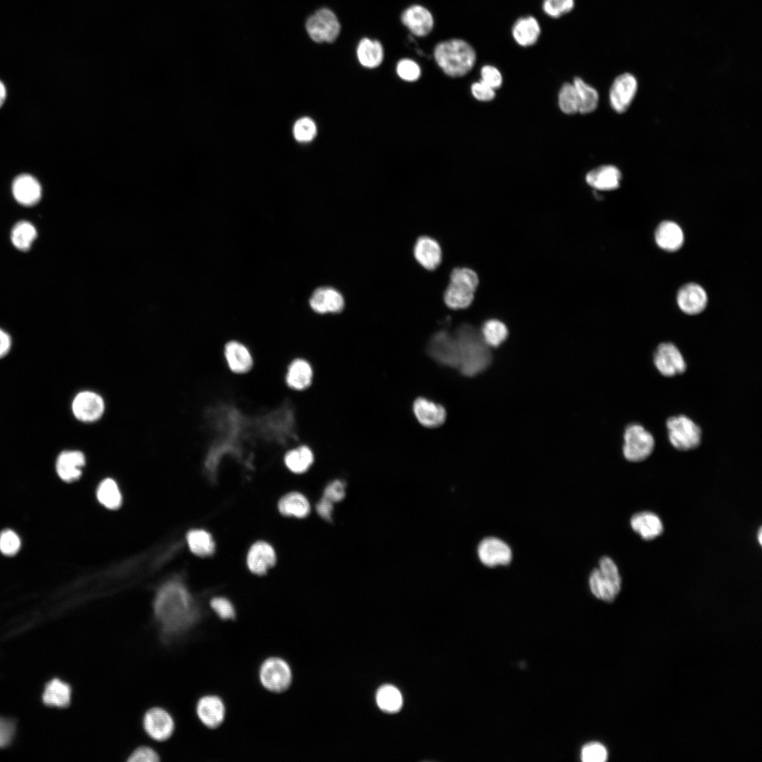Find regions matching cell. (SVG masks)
Wrapping results in <instances>:
<instances>
[{
    "label": "cell",
    "instance_id": "obj_46",
    "mask_svg": "<svg viewBox=\"0 0 762 762\" xmlns=\"http://www.w3.org/2000/svg\"><path fill=\"white\" fill-rule=\"evenodd\" d=\"M20 540L18 535L11 530H5L0 533V550L6 555H13L19 550Z\"/></svg>",
    "mask_w": 762,
    "mask_h": 762
},
{
    "label": "cell",
    "instance_id": "obj_49",
    "mask_svg": "<svg viewBox=\"0 0 762 762\" xmlns=\"http://www.w3.org/2000/svg\"><path fill=\"white\" fill-rule=\"evenodd\" d=\"M346 484L341 480H334L329 483L324 489L322 497L331 502H338L345 497Z\"/></svg>",
    "mask_w": 762,
    "mask_h": 762
},
{
    "label": "cell",
    "instance_id": "obj_7",
    "mask_svg": "<svg viewBox=\"0 0 762 762\" xmlns=\"http://www.w3.org/2000/svg\"><path fill=\"white\" fill-rule=\"evenodd\" d=\"M655 440L653 435L641 425L631 423L624 433L623 454L632 462L645 460L653 452Z\"/></svg>",
    "mask_w": 762,
    "mask_h": 762
},
{
    "label": "cell",
    "instance_id": "obj_17",
    "mask_svg": "<svg viewBox=\"0 0 762 762\" xmlns=\"http://www.w3.org/2000/svg\"><path fill=\"white\" fill-rule=\"evenodd\" d=\"M402 23L417 37L428 35L433 28L434 18L430 11L421 5H412L401 16Z\"/></svg>",
    "mask_w": 762,
    "mask_h": 762
},
{
    "label": "cell",
    "instance_id": "obj_34",
    "mask_svg": "<svg viewBox=\"0 0 762 762\" xmlns=\"http://www.w3.org/2000/svg\"><path fill=\"white\" fill-rule=\"evenodd\" d=\"M71 697L70 686L59 679H53L45 686L42 701L48 706L64 708L69 705Z\"/></svg>",
    "mask_w": 762,
    "mask_h": 762
},
{
    "label": "cell",
    "instance_id": "obj_25",
    "mask_svg": "<svg viewBox=\"0 0 762 762\" xmlns=\"http://www.w3.org/2000/svg\"><path fill=\"white\" fill-rule=\"evenodd\" d=\"M310 305L316 313H339L344 306L342 295L330 287H320L315 290L310 298Z\"/></svg>",
    "mask_w": 762,
    "mask_h": 762
},
{
    "label": "cell",
    "instance_id": "obj_45",
    "mask_svg": "<svg viewBox=\"0 0 762 762\" xmlns=\"http://www.w3.org/2000/svg\"><path fill=\"white\" fill-rule=\"evenodd\" d=\"M210 606L218 617L224 620L234 619L236 611L233 604L224 597H215L210 600Z\"/></svg>",
    "mask_w": 762,
    "mask_h": 762
},
{
    "label": "cell",
    "instance_id": "obj_27",
    "mask_svg": "<svg viewBox=\"0 0 762 762\" xmlns=\"http://www.w3.org/2000/svg\"><path fill=\"white\" fill-rule=\"evenodd\" d=\"M622 174L613 165H603L592 169L586 176V183L598 190H612L620 185Z\"/></svg>",
    "mask_w": 762,
    "mask_h": 762
},
{
    "label": "cell",
    "instance_id": "obj_8",
    "mask_svg": "<svg viewBox=\"0 0 762 762\" xmlns=\"http://www.w3.org/2000/svg\"><path fill=\"white\" fill-rule=\"evenodd\" d=\"M259 677L261 684L265 689L274 693H282L290 687L292 682V672L284 660L272 657L262 663Z\"/></svg>",
    "mask_w": 762,
    "mask_h": 762
},
{
    "label": "cell",
    "instance_id": "obj_39",
    "mask_svg": "<svg viewBox=\"0 0 762 762\" xmlns=\"http://www.w3.org/2000/svg\"><path fill=\"white\" fill-rule=\"evenodd\" d=\"M98 500L109 509H116L121 504V495L116 483L111 478L103 480L97 490Z\"/></svg>",
    "mask_w": 762,
    "mask_h": 762
},
{
    "label": "cell",
    "instance_id": "obj_42",
    "mask_svg": "<svg viewBox=\"0 0 762 762\" xmlns=\"http://www.w3.org/2000/svg\"><path fill=\"white\" fill-rule=\"evenodd\" d=\"M574 6V0H543L542 9L548 16L559 18L571 12Z\"/></svg>",
    "mask_w": 762,
    "mask_h": 762
},
{
    "label": "cell",
    "instance_id": "obj_10",
    "mask_svg": "<svg viewBox=\"0 0 762 762\" xmlns=\"http://www.w3.org/2000/svg\"><path fill=\"white\" fill-rule=\"evenodd\" d=\"M310 38L316 42H333L340 32L339 22L331 10L324 8L310 16L306 24Z\"/></svg>",
    "mask_w": 762,
    "mask_h": 762
},
{
    "label": "cell",
    "instance_id": "obj_4",
    "mask_svg": "<svg viewBox=\"0 0 762 762\" xmlns=\"http://www.w3.org/2000/svg\"><path fill=\"white\" fill-rule=\"evenodd\" d=\"M478 284L476 273L468 268H456L450 275L444 299L447 306L453 309L467 308L473 300Z\"/></svg>",
    "mask_w": 762,
    "mask_h": 762
},
{
    "label": "cell",
    "instance_id": "obj_11",
    "mask_svg": "<svg viewBox=\"0 0 762 762\" xmlns=\"http://www.w3.org/2000/svg\"><path fill=\"white\" fill-rule=\"evenodd\" d=\"M72 412L76 419L83 423H93L104 414L105 404L99 394L90 390L78 393L71 404Z\"/></svg>",
    "mask_w": 762,
    "mask_h": 762
},
{
    "label": "cell",
    "instance_id": "obj_23",
    "mask_svg": "<svg viewBox=\"0 0 762 762\" xmlns=\"http://www.w3.org/2000/svg\"><path fill=\"white\" fill-rule=\"evenodd\" d=\"M85 464V456L81 451H63L57 457L56 472L61 480L73 482L81 476Z\"/></svg>",
    "mask_w": 762,
    "mask_h": 762
},
{
    "label": "cell",
    "instance_id": "obj_5",
    "mask_svg": "<svg viewBox=\"0 0 762 762\" xmlns=\"http://www.w3.org/2000/svg\"><path fill=\"white\" fill-rule=\"evenodd\" d=\"M591 593L598 599L611 602L621 588V577L614 561L608 557H603L599 567L594 569L588 579Z\"/></svg>",
    "mask_w": 762,
    "mask_h": 762
},
{
    "label": "cell",
    "instance_id": "obj_51",
    "mask_svg": "<svg viewBox=\"0 0 762 762\" xmlns=\"http://www.w3.org/2000/svg\"><path fill=\"white\" fill-rule=\"evenodd\" d=\"M14 722L8 718L0 717V749L8 746L15 734Z\"/></svg>",
    "mask_w": 762,
    "mask_h": 762
},
{
    "label": "cell",
    "instance_id": "obj_44",
    "mask_svg": "<svg viewBox=\"0 0 762 762\" xmlns=\"http://www.w3.org/2000/svg\"><path fill=\"white\" fill-rule=\"evenodd\" d=\"M316 126L313 121L304 117L298 119L294 126V135L300 142H308L316 135Z\"/></svg>",
    "mask_w": 762,
    "mask_h": 762
},
{
    "label": "cell",
    "instance_id": "obj_43",
    "mask_svg": "<svg viewBox=\"0 0 762 762\" xmlns=\"http://www.w3.org/2000/svg\"><path fill=\"white\" fill-rule=\"evenodd\" d=\"M397 73L399 77L406 82L417 80L421 74L419 65L411 59H402L397 64Z\"/></svg>",
    "mask_w": 762,
    "mask_h": 762
},
{
    "label": "cell",
    "instance_id": "obj_26",
    "mask_svg": "<svg viewBox=\"0 0 762 762\" xmlns=\"http://www.w3.org/2000/svg\"><path fill=\"white\" fill-rule=\"evenodd\" d=\"M313 370L306 359L298 358L289 364L285 374L286 385L291 389L303 391L312 384Z\"/></svg>",
    "mask_w": 762,
    "mask_h": 762
},
{
    "label": "cell",
    "instance_id": "obj_16",
    "mask_svg": "<svg viewBox=\"0 0 762 762\" xmlns=\"http://www.w3.org/2000/svg\"><path fill=\"white\" fill-rule=\"evenodd\" d=\"M143 726L147 734L157 741L167 739L174 729L171 716L160 708H153L146 712Z\"/></svg>",
    "mask_w": 762,
    "mask_h": 762
},
{
    "label": "cell",
    "instance_id": "obj_30",
    "mask_svg": "<svg viewBox=\"0 0 762 762\" xmlns=\"http://www.w3.org/2000/svg\"><path fill=\"white\" fill-rule=\"evenodd\" d=\"M633 530L645 540H651L661 534L663 530L660 518L655 514L643 512L634 514L631 519Z\"/></svg>",
    "mask_w": 762,
    "mask_h": 762
},
{
    "label": "cell",
    "instance_id": "obj_47",
    "mask_svg": "<svg viewBox=\"0 0 762 762\" xmlns=\"http://www.w3.org/2000/svg\"><path fill=\"white\" fill-rule=\"evenodd\" d=\"M581 756L584 762H603L607 759V753L602 744L591 743L583 747Z\"/></svg>",
    "mask_w": 762,
    "mask_h": 762
},
{
    "label": "cell",
    "instance_id": "obj_22",
    "mask_svg": "<svg viewBox=\"0 0 762 762\" xmlns=\"http://www.w3.org/2000/svg\"><path fill=\"white\" fill-rule=\"evenodd\" d=\"M413 411L418 421L425 427L436 428L445 421V409L424 397L417 398L413 404Z\"/></svg>",
    "mask_w": 762,
    "mask_h": 762
},
{
    "label": "cell",
    "instance_id": "obj_15",
    "mask_svg": "<svg viewBox=\"0 0 762 762\" xmlns=\"http://www.w3.org/2000/svg\"><path fill=\"white\" fill-rule=\"evenodd\" d=\"M277 562L273 547L265 541L253 543L247 554L246 564L250 572L258 576L265 575Z\"/></svg>",
    "mask_w": 762,
    "mask_h": 762
},
{
    "label": "cell",
    "instance_id": "obj_28",
    "mask_svg": "<svg viewBox=\"0 0 762 762\" xmlns=\"http://www.w3.org/2000/svg\"><path fill=\"white\" fill-rule=\"evenodd\" d=\"M655 240L660 248L668 252H674L682 246L684 240V233L677 223L664 221L656 228Z\"/></svg>",
    "mask_w": 762,
    "mask_h": 762
},
{
    "label": "cell",
    "instance_id": "obj_33",
    "mask_svg": "<svg viewBox=\"0 0 762 762\" xmlns=\"http://www.w3.org/2000/svg\"><path fill=\"white\" fill-rule=\"evenodd\" d=\"M277 507L282 515L298 519L306 517L310 511L309 501L298 492H291L282 496Z\"/></svg>",
    "mask_w": 762,
    "mask_h": 762
},
{
    "label": "cell",
    "instance_id": "obj_21",
    "mask_svg": "<svg viewBox=\"0 0 762 762\" xmlns=\"http://www.w3.org/2000/svg\"><path fill=\"white\" fill-rule=\"evenodd\" d=\"M12 193L18 203L24 206H32L40 201L42 196V188L34 176L23 174L13 180Z\"/></svg>",
    "mask_w": 762,
    "mask_h": 762
},
{
    "label": "cell",
    "instance_id": "obj_24",
    "mask_svg": "<svg viewBox=\"0 0 762 762\" xmlns=\"http://www.w3.org/2000/svg\"><path fill=\"white\" fill-rule=\"evenodd\" d=\"M511 34L518 45L528 47L538 42L541 34V27L534 16H521L513 23Z\"/></svg>",
    "mask_w": 762,
    "mask_h": 762
},
{
    "label": "cell",
    "instance_id": "obj_12",
    "mask_svg": "<svg viewBox=\"0 0 762 762\" xmlns=\"http://www.w3.org/2000/svg\"><path fill=\"white\" fill-rule=\"evenodd\" d=\"M653 363L659 373L665 377L682 374L687 368L679 350L670 342L661 343L657 346L653 354Z\"/></svg>",
    "mask_w": 762,
    "mask_h": 762
},
{
    "label": "cell",
    "instance_id": "obj_2",
    "mask_svg": "<svg viewBox=\"0 0 762 762\" xmlns=\"http://www.w3.org/2000/svg\"><path fill=\"white\" fill-rule=\"evenodd\" d=\"M454 334L458 344L460 373L472 377L484 371L491 363L492 355L481 334L466 324L459 327Z\"/></svg>",
    "mask_w": 762,
    "mask_h": 762
},
{
    "label": "cell",
    "instance_id": "obj_55",
    "mask_svg": "<svg viewBox=\"0 0 762 762\" xmlns=\"http://www.w3.org/2000/svg\"><path fill=\"white\" fill-rule=\"evenodd\" d=\"M6 97V90L4 84L0 80V107L4 104Z\"/></svg>",
    "mask_w": 762,
    "mask_h": 762
},
{
    "label": "cell",
    "instance_id": "obj_52",
    "mask_svg": "<svg viewBox=\"0 0 762 762\" xmlns=\"http://www.w3.org/2000/svg\"><path fill=\"white\" fill-rule=\"evenodd\" d=\"M159 761L158 754L151 748L140 746L135 749L128 759L129 762H156Z\"/></svg>",
    "mask_w": 762,
    "mask_h": 762
},
{
    "label": "cell",
    "instance_id": "obj_48",
    "mask_svg": "<svg viewBox=\"0 0 762 762\" xmlns=\"http://www.w3.org/2000/svg\"><path fill=\"white\" fill-rule=\"evenodd\" d=\"M480 80L496 90L502 86L503 77L497 67L485 65L480 69Z\"/></svg>",
    "mask_w": 762,
    "mask_h": 762
},
{
    "label": "cell",
    "instance_id": "obj_53",
    "mask_svg": "<svg viewBox=\"0 0 762 762\" xmlns=\"http://www.w3.org/2000/svg\"><path fill=\"white\" fill-rule=\"evenodd\" d=\"M333 502L322 497L316 504V511L318 515L327 521H332L334 509Z\"/></svg>",
    "mask_w": 762,
    "mask_h": 762
},
{
    "label": "cell",
    "instance_id": "obj_18",
    "mask_svg": "<svg viewBox=\"0 0 762 762\" xmlns=\"http://www.w3.org/2000/svg\"><path fill=\"white\" fill-rule=\"evenodd\" d=\"M677 302L680 310L688 315H696L706 307L707 294L704 289L695 283L682 286L677 295Z\"/></svg>",
    "mask_w": 762,
    "mask_h": 762
},
{
    "label": "cell",
    "instance_id": "obj_29",
    "mask_svg": "<svg viewBox=\"0 0 762 762\" xmlns=\"http://www.w3.org/2000/svg\"><path fill=\"white\" fill-rule=\"evenodd\" d=\"M414 255L417 261L429 270H435L442 259L440 245L435 239L428 236H422L417 240Z\"/></svg>",
    "mask_w": 762,
    "mask_h": 762
},
{
    "label": "cell",
    "instance_id": "obj_56",
    "mask_svg": "<svg viewBox=\"0 0 762 762\" xmlns=\"http://www.w3.org/2000/svg\"><path fill=\"white\" fill-rule=\"evenodd\" d=\"M758 541H759V543H760V544H761V542H762V540H761V538H762V531H761V528H760V530H759V531H758Z\"/></svg>",
    "mask_w": 762,
    "mask_h": 762
},
{
    "label": "cell",
    "instance_id": "obj_13",
    "mask_svg": "<svg viewBox=\"0 0 762 762\" xmlns=\"http://www.w3.org/2000/svg\"><path fill=\"white\" fill-rule=\"evenodd\" d=\"M637 91V81L629 73L617 76L610 90V103L617 113L624 112L630 106Z\"/></svg>",
    "mask_w": 762,
    "mask_h": 762
},
{
    "label": "cell",
    "instance_id": "obj_14",
    "mask_svg": "<svg viewBox=\"0 0 762 762\" xmlns=\"http://www.w3.org/2000/svg\"><path fill=\"white\" fill-rule=\"evenodd\" d=\"M480 561L485 566L494 567L507 565L512 559V551L505 542L496 537H487L478 546Z\"/></svg>",
    "mask_w": 762,
    "mask_h": 762
},
{
    "label": "cell",
    "instance_id": "obj_54",
    "mask_svg": "<svg viewBox=\"0 0 762 762\" xmlns=\"http://www.w3.org/2000/svg\"><path fill=\"white\" fill-rule=\"evenodd\" d=\"M11 346V339L10 336L4 330L0 329V358L6 356L9 351Z\"/></svg>",
    "mask_w": 762,
    "mask_h": 762
},
{
    "label": "cell",
    "instance_id": "obj_1",
    "mask_svg": "<svg viewBox=\"0 0 762 762\" xmlns=\"http://www.w3.org/2000/svg\"><path fill=\"white\" fill-rule=\"evenodd\" d=\"M155 615L162 629L175 634L190 627L199 613L185 586L178 581L164 583L158 591L154 602Z\"/></svg>",
    "mask_w": 762,
    "mask_h": 762
},
{
    "label": "cell",
    "instance_id": "obj_50",
    "mask_svg": "<svg viewBox=\"0 0 762 762\" xmlns=\"http://www.w3.org/2000/svg\"><path fill=\"white\" fill-rule=\"evenodd\" d=\"M471 91L473 97L481 102L491 101L495 97V90L480 80L472 84Z\"/></svg>",
    "mask_w": 762,
    "mask_h": 762
},
{
    "label": "cell",
    "instance_id": "obj_38",
    "mask_svg": "<svg viewBox=\"0 0 762 762\" xmlns=\"http://www.w3.org/2000/svg\"><path fill=\"white\" fill-rule=\"evenodd\" d=\"M376 701L382 710L396 713L401 709L403 700L400 691L396 687L385 684L378 689Z\"/></svg>",
    "mask_w": 762,
    "mask_h": 762
},
{
    "label": "cell",
    "instance_id": "obj_9",
    "mask_svg": "<svg viewBox=\"0 0 762 762\" xmlns=\"http://www.w3.org/2000/svg\"><path fill=\"white\" fill-rule=\"evenodd\" d=\"M427 351L435 361L442 365L458 368L459 349L454 333L447 330L435 333L429 340Z\"/></svg>",
    "mask_w": 762,
    "mask_h": 762
},
{
    "label": "cell",
    "instance_id": "obj_41",
    "mask_svg": "<svg viewBox=\"0 0 762 762\" xmlns=\"http://www.w3.org/2000/svg\"><path fill=\"white\" fill-rule=\"evenodd\" d=\"M558 104L561 111L566 114L579 113V102L573 83H565L562 85L558 95Z\"/></svg>",
    "mask_w": 762,
    "mask_h": 762
},
{
    "label": "cell",
    "instance_id": "obj_6",
    "mask_svg": "<svg viewBox=\"0 0 762 762\" xmlns=\"http://www.w3.org/2000/svg\"><path fill=\"white\" fill-rule=\"evenodd\" d=\"M668 439L678 450L687 451L699 446L701 430L691 419L684 415L672 416L666 421Z\"/></svg>",
    "mask_w": 762,
    "mask_h": 762
},
{
    "label": "cell",
    "instance_id": "obj_32",
    "mask_svg": "<svg viewBox=\"0 0 762 762\" xmlns=\"http://www.w3.org/2000/svg\"><path fill=\"white\" fill-rule=\"evenodd\" d=\"M314 462V454L307 445H302L288 450L284 456L286 467L295 474L306 473Z\"/></svg>",
    "mask_w": 762,
    "mask_h": 762
},
{
    "label": "cell",
    "instance_id": "obj_37",
    "mask_svg": "<svg viewBox=\"0 0 762 762\" xmlns=\"http://www.w3.org/2000/svg\"><path fill=\"white\" fill-rule=\"evenodd\" d=\"M37 235V230L32 224L28 221H20L12 228L11 239L17 249L28 251Z\"/></svg>",
    "mask_w": 762,
    "mask_h": 762
},
{
    "label": "cell",
    "instance_id": "obj_19",
    "mask_svg": "<svg viewBox=\"0 0 762 762\" xmlns=\"http://www.w3.org/2000/svg\"><path fill=\"white\" fill-rule=\"evenodd\" d=\"M196 712L199 720L208 728L214 729L224 722L226 708L222 700L214 695L202 697L198 702Z\"/></svg>",
    "mask_w": 762,
    "mask_h": 762
},
{
    "label": "cell",
    "instance_id": "obj_36",
    "mask_svg": "<svg viewBox=\"0 0 762 762\" xmlns=\"http://www.w3.org/2000/svg\"><path fill=\"white\" fill-rule=\"evenodd\" d=\"M572 83L578 95L579 113L586 114L593 112L597 108L599 101L597 90L579 77H575Z\"/></svg>",
    "mask_w": 762,
    "mask_h": 762
},
{
    "label": "cell",
    "instance_id": "obj_40",
    "mask_svg": "<svg viewBox=\"0 0 762 762\" xmlns=\"http://www.w3.org/2000/svg\"><path fill=\"white\" fill-rule=\"evenodd\" d=\"M483 339L489 346L497 347L507 338L508 330L502 322L490 320L485 322L480 333Z\"/></svg>",
    "mask_w": 762,
    "mask_h": 762
},
{
    "label": "cell",
    "instance_id": "obj_31",
    "mask_svg": "<svg viewBox=\"0 0 762 762\" xmlns=\"http://www.w3.org/2000/svg\"><path fill=\"white\" fill-rule=\"evenodd\" d=\"M356 55L359 63L363 67L374 68L378 67L383 61V47L379 41L365 37L358 44Z\"/></svg>",
    "mask_w": 762,
    "mask_h": 762
},
{
    "label": "cell",
    "instance_id": "obj_35",
    "mask_svg": "<svg viewBox=\"0 0 762 762\" xmlns=\"http://www.w3.org/2000/svg\"><path fill=\"white\" fill-rule=\"evenodd\" d=\"M190 551L200 557H208L214 552V541L210 533L203 529H193L187 533Z\"/></svg>",
    "mask_w": 762,
    "mask_h": 762
},
{
    "label": "cell",
    "instance_id": "obj_3",
    "mask_svg": "<svg viewBox=\"0 0 762 762\" xmlns=\"http://www.w3.org/2000/svg\"><path fill=\"white\" fill-rule=\"evenodd\" d=\"M438 66L450 77H461L468 73L476 61V53L466 41L452 39L440 42L434 49Z\"/></svg>",
    "mask_w": 762,
    "mask_h": 762
},
{
    "label": "cell",
    "instance_id": "obj_20",
    "mask_svg": "<svg viewBox=\"0 0 762 762\" xmlns=\"http://www.w3.org/2000/svg\"><path fill=\"white\" fill-rule=\"evenodd\" d=\"M224 356L229 369L235 374L247 373L253 366V358L250 351L237 341H230L225 344Z\"/></svg>",
    "mask_w": 762,
    "mask_h": 762
}]
</instances>
